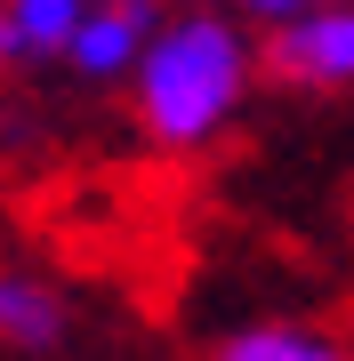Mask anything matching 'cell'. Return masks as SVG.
Instances as JSON below:
<instances>
[{
	"label": "cell",
	"instance_id": "cell-1",
	"mask_svg": "<svg viewBox=\"0 0 354 361\" xmlns=\"http://www.w3.org/2000/svg\"><path fill=\"white\" fill-rule=\"evenodd\" d=\"M249 80H258V49L210 0V8H185L170 25H153L137 73H129V104L161 153H201V145H218L234 129Z\"/></svg>",
	"mask_w": 354,
	"mask_h": 361
},
{
	"label": "cell",
	"instance_id": "cell-2",
	"mask_svg": "<svg viewBox=\"0 0 354 361\" xmlns=\"http://www.w3.org/2000/svg\"><path fill=\"white\" fill-rule=\"evenodd\" d=\"M266 65L298 89H354V0H322V8L282 16L266 40Z\"/></svg>",
	"mask_w": 354,
	"mask_h": 361
},
{
	"label": "cell",
	"instance_id": "cell-3",
	"mask_svg": "<svg viewBox=\"0 0 354 361\" xmlns=\"http://www.w3.org/2000/svg\"><path fill=\"white\" fill-rule=\"evenodd\" d=\"M153 0H105V8H89L81 16V32H73V49H65V65L81 80H113V73H137V56H145V40H153Z\"/></svg>",
	"mask_w": 354,
	"mask_h": 361
},
{
	"label": "cell",
	"instance_id": "cell-4",
	"mask_svg": "<svg viewBox=\"0 0 354 361\" xmlns=\"http://www.w3.org/2000/svg\"><path fill=\"white\" fill-rule=\"evenodd\" d=\"M65 337V297L33 273H0V345L8 353H49Z\"/></svg>",
	"mask_w": 354,
	"mask_h": 361
},
{
	"label": "cell",
	"instance_id": "cell-5",
	"mask_svg": "<svg viewBox=\"0 0 354 361\" xmlns=\"http://www.w3.org/2000/svg\"><path fill=\"white\" fill-rule=\"evenodd\" d=\"M210 361H354L330 329H306V322H258V329H234Z\"/></svg>",
	"mask_w": 354,
	"mask_h": 361
},
{
	"label": "cell",
	"instance_id": "cell-6",
	"mask_svg": "<svg viewBox=\"0 0 354 361\" xmlns=\"http://www.w3.org/2000/svg\"><path fill=\"white\" fill-rule=\"evenodd\" d=\"M0 8H8L25 56H65L73 32H81V16H89V0H0Z\"/></svg>",
	"mask_w": 354,
	"mask_h": 361
},
{
	"label": "cell",
	"instance_id": "cell-7",
	"mask_svg": "<svg viewBox=\"0 0 354 361\" xmlns=\"http://www.w3.org/2000/svg\"><path fill=\"white\" fill-rule=\"evenodd\" d=\"M218 8H234V16H258V25H282V16H298V8H322V0H218Z\"/></svg>",
	"mask_w": 354,
	"mask_h": 361
},
{
	"label": "cell",
	"instance_id": "cell-8",
	"mask_svg": "<svg viewBox=\"0 0 354 361\" xmlns=\"http://www.w3.org/2000/svg\"><path fill=\"white\" fill-rule=\"evenodd\" d=\"M16 56H25V40H16V25H8V8H0V73H8Z\"/></svg>",
	"mask_w": 354,
	"mask_h": 361
}]
</instances>
